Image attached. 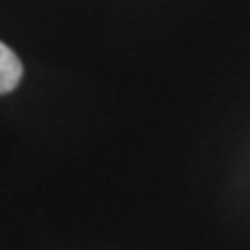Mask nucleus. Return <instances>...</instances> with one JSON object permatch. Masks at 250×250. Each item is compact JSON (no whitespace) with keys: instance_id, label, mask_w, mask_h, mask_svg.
Here are the masks:
<instances>
[{"instance_id":"1","label":"nucleus","mask_w":250,"mask_h":250,"mask_svg":"<svg viewBox=\"0 0 250 250\" xmlns=\"http://www.w3.org/2000/svg\"><path fill=\"white\" fill-rule=\"evenodd\" d=\"M23 79V65L7 44L0 42V95H7Z\"/></svg>"}]
</instances>
